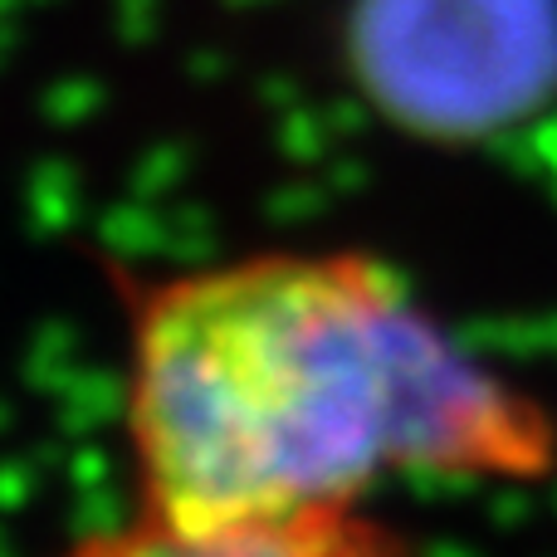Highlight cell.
<instances>
[{
    "instance_id": "6da1fadb",
    "label": "cell",
    "mask_w": 557,
    "mask_h": 557,
    "mask_svg": "<svg viewBox=\"0 0 557 557\" xmlns=\"http://www.w3.org/2000/svg\"><path fill=\"white\" fill-rule=\"evenodd\" d=\"M143 513L182 529L357 509L382 480L557 470L553 411L357 250L250 255L127 284Z\"/></svg>"
},
{
    "instance_id": "7a4b0ae2",
    "label": "cell",
    "mask_w": 557,
    "mask_h": 557,
    "mask_svg": "<svg viewBox=\"0 0 557 557\" xmlns=\"http://www.w3.org/2000/svg\"><path fill=\"white\" fill-rule=\"evenodd\" d=\"M347 69L392 127L480 143L557 98V0H352Z\"/></svg>"
},
{
    "instance_id": "3957f363",
    "label": "cell",
    "mask_w": 557,
    "mask_h": 557,
    "mask_svg": "<svg viewBox=\"0 0 557 557\" xmlns=\"http://www.w3.org/2000/svg\"><path fill=\"white\" fill-rule=\"evenodd\" d=\"M59 557H421L396 529L357 509H304L221 529H182L157 513L84 533Z\"/></svg>"
}]
</instances>
